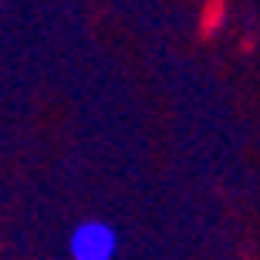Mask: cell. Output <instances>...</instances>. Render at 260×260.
<instances>
[{"label":"cell","instance_id":"cell-1","mask_svg":"<svg viewBox=\"0 0 260 260\" xmlns=\"http://www.w3.org/2000/svg\"><path fill=\"white\" fill-rule=\"evenodd\" d=\"M115 243H118V237H115V230H112L108 223L88 220L71 233L68 250H71V257H78V260H108L112 253H115Z\"/></svg>","mask_w":260,"mask_h":260}]
</instances>
